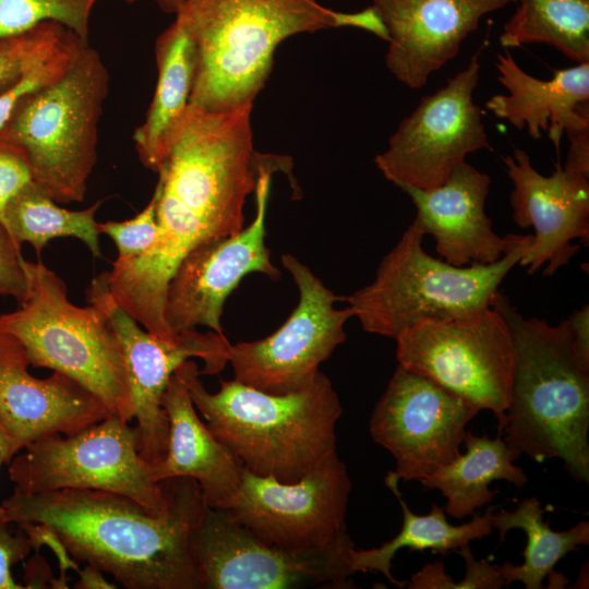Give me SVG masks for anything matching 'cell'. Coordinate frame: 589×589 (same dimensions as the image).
Here are the masks:
<instances>
[{"instance_id":"6da1fadb","label":"cell","mask_w":589,"mask_h":589,"mask_svg":"<svg viewBox=\"0 0 589 589\" xmlns=\"http://www.w3.org/2000/svg\"><path fill=\"white\" fill-rule=\"evenodd\" d=\"M164 481L170 505L161 515L128 496L83 489L13 491L2 506L9 524L48 526L73 560L127 589H200L190 534L206 504L195 480Z\"/></svg>"},{"instance_id":"7a4b0ae2","label":"cell","mask_w":589,"mask_h":589,"mask_svg":"<svg viewBox=\"0 0 589 589\" xmlns=\"http://www.w3.org/2000/svg\"><path fill=\"white\" fill-rule=\"evenodd\" d=\"M175 20L194 48L189 104L215 112L253 104L292 35L352 26L388 39L373 7L344 13L316 0H182Z\"/></svg>"},{"instance_id":"3957f363","label":"cell","mask_w":589,"mask_h":589,"mask_svg":"<svg viewBox=\"0 0 589 589\" xmlns=\"http://www.w3.org/2000/svg\"><path fill=\"white\" fill-rule=\"evenodd\" d=\"M178 372L213 435L248 471L294 482L336 452L342 407L330 380L318 370L301 388L267 393L237 380L205 389L200 370L187 360Z\"/></svg>"},{"instance_id":"277c9868","label":"cell","mask_w":589,"mask_h":589,"mask_svg":"<svg viewBox=\"0 0 589 589\" xmlns=\"http://www.w3.org/2000/svg\"><path fill=\"white\" fill-rule=\"evenodd\" d=\"M491 306L506 321L515 358L504 441L538 462L558 458L576 481H589V370L572 349L567 318L524 317L500 290Z\"/></svg>"},{"instance_id":"5b68a950","label":"cell","mask_w":589,"mask_h":589,"mask_svg":"<svg viewBox=\"0 0 589 589\" xmlns=\"http://www.w3.org/2000/svg\"><path fill=\"white\" fill-rule=\"evenodd\" d=\"M423 237L409 225L382 259L373 281L345 297L363 330L396 339L421 321L464 317L491 306L532 239L509 235L498 261L456 266L426 253Z\"/></svg>"},{"instance_id":"8992f818","label":"cell","mask_w":589,"mask_h":589,"mask_svg":"<svg viewBox=\"0 0 589 589\" xmlns=\"http://www.w3.org/2000/svg\"><path fill=\"white\" fill-rule=\"evenodd\" d=\"M108 92L107 67L86 45L59 79L27 94L0 130L24 149L33 181L57 203L85 199Z\"/></svg>"},{"instance_id":"52a82bcc","label":"cell","mask_w":589,"mask_h":589,"mask_svg":"<svg viewBox=\"0 0 589 589\" xmlns=\"http://www.w3.org/2000/svg\"><path fill=\"white\" fill-rule=\"evenodd\" d=\"M29 279L26 301L0 314V329L25 348L31 365L58 371L94 393L125 421L133 419L119 339L97 306H77L63 279L40 261H23Z\"/></svg>"},{"instance_id":"ba28073f","label":"cell","mask_w":589,"mask_h":589,"mask_svg":"<svg viewBox=\"0 0 589 589\" xmlns=\"http://www.w3.org/2000/svg\"><path fill=\"white\" fill-rule=\"evenodd\" d=\"M135 426L115 413L72 434L37 440L13 457L9 477L14 491L34 494L63 489L111 492L128 496L154 515L168 512L166 481L154 478V465L139 452Z\"/></svg>"},{"instance_id":"9c48e42d","label":"cell","mask_w":589,"mask_h":589,"mask_svg":"<svg viewBox=\"0 0 589 589\" xmlns=\"http://www.w3.org/2000/svg\"><path fill=\"white\" fill-rule=\"evenodd\" d=\"M395 340L399 365L462 398L478 411L491 410L502 433L515 351L509 327L495 308L464 317L424 320Z\"/></svg>"},{"instance_id":"30bf717a","label":"cell","mask_w":589,"mask_h":589,"mask_svg":"<svg viewBox=\"0 0 589 589\" xmlns=\"http://www.w3.org/2000/svg\"><path fill=\"white\" fill-rule=\"evenodd\" d=\"M353 546L347 534L326 545L281 548L256 537L227 509L208 506L190 534L200 589L349 588Z\"/></svg>"},{"instance_id":"8fae6325","label":"cell","mask_w":589,"mask_h":589,"mask_svg":"<svg viewBox=\"0 0 589 589\" xmlns=\"http://www.w3.org/2000/svg\"><path fill=\"white\" fill-rule=\"evenodd\" d=\"M283 266L299 289V302L269 336L231 345L229 363L235 380L254 388L286 394L303 387L335 348L346 340L350 306L336 309L345 297L335 294L294 255H281Z\"/></svg>"},{"instance_id":"7c38bea8","label":"cell","mask_w":589,"mask_h":589,"mask_svg":"<svg viewBox=\"0 0 589 589\" xmlns=\"http://www.w3.org/2000/svg\"><path fill=\"white\" fill-rule=\"evenodd\" d=\"M402 119L375 156L377 169L396 187L432 189L443 184L453 168L479 149H491L482 122V110L472 94L480 76V55Z\"/></svg>"},{"instance_id":"4fadbf2b","label":"cell","mask_w":589,"mask_h":589,"mask_svg":"<svg viewBox=\"0 0 589 589\" xmlns=\"http://www.w3.org/2000/svg\"><path fill=\"white\" fill-rule=\"evenodd\" d=\"M89 304L100 309L110 322L121 346L129 383L133 419L140 434L139 452L149 464L165 456L168 419L161 398L176 370L190 358H200V374H218L229 363L231 344L214 330H184L171 341L146 329L112 298L106 272L92 279L86 291Z\"/></svg>"},{"instance_id":"5bb4252c","label":"cell","mask_w":589,"mask_h":589,"mask_svg":"<svg viewBox=\"0 0 589 589\" xmlns=\"http://www.w3.org/2000/svg\"><path fill=\"white\" fill-rule=\"evenodd\" d=\"M350 491L346 465L334 452L294 482L243 468L239 491L227 510L267 543L314 548L349 534L345 518Z\"/></svg>"},{"instance_id":"9a60e30c","label":"cell","mask_w":589,"mask_h":589,"mask_svg":"<svg viewBox=\"0 0 589 589\" xmlns=\"http://www.w3.org/2000/svg\"><path fill=\"white\" fill-rule=\"evenodd\" d=\"M287 165V157H281L260 172L254 190L256 212L248 227L199 244L176 268L164 304V318L173 337L196 326H207L224 335V304L244 276L261 273L274 280L280 278L265 244V216L272 175L285 170Z\"/></svg>"},{"instance_id":"2e32d148","label":"cell","mask_w":589,"mask_h":589,"mask_svg":"<svg viewBox=\"0 0 589 589\" xmlns=\"http://www.w3.org/2000/svg\"><path fill=\"white\" fill-rule=\"evenodd\" d=\"M479 411L462 398L398 364L369 423L375 443L395 458L397 480L430 476L460 454Z\"/></svg>"},{"instance_id":"e0dca14e","label":"cell","mask_w":589,"mask_h":589,"mask_svg":"<svg viewBox=\"0 0 589 589\" xmlns=\"http://www.w3.org/2000/svg\"><path fill=\"white\" fill-rule=\"evenodd\" d=\"M513 182L509 195L514 223L534 235L519 261L533 274L545 265L544 276H552L567 265L589 242V179L572 173L556 163L545 177L531 165L528 154L515 147L503 157Z\"/></svg>"},{"instance_id":"ac0fdd59","label":"cell","mask_w":589,"mask_h":589,"mask_svg":"<svg viewBox=\"0 0 589 589\" xmlns=\"http://www.w3.org/2000/svg\"><path fill=\"white\" fill-rule=\"evenodd\" d=\"M24 346L0 329V425L17 452L53 434L72 435L111 412L94 393L53 371L34 377Z\"/></svg>"},{"instance_id":"d6986e66","label":"cell","mask_w":589,"mask_h":589,"mask_svg":"<svg viewBox=\"0 0 589 589\" xmlns=\"http://www.w3.org/2000/svg\"><path fill=\"white\" fill-rule=\"evenodd\" d=\"M519 0H372L387 36L385 63L412 89L456 57L480 19Z\"/></svg>"},{"instance_id":"ffe728a7","label":"cell","mask_w":589,"mask_h":589,"mask_svg":"<svg viewBox=\"0 0 589 589\" xmlns=\"http://www.w3.org/2000/svg\"><path fill=\"white\" fill-rule=\"evenodd\" d=\"M491 178L467 164H457L447 180L432 189L400 184L417 215L412 225L435 241V250L447 263L464 266L491 264L505 253L509 235L500 237L484 212Z\"/></svg>"},{"instance_id":"44dd1931","label":"cell","mask_w":589,"mask_h":589,"mask_svg":"<svg viewBox=\"0 0 589 589\" xmlns=\"http://www.w3.org/2000/svg\"><path fill=\"white\" fill-rule=\"evenodd\" d=\"M496 69L508 95L492 96L486 109L518 130L527 128L534 140L548 132L560 161L562 135L589 129V62L555 71L551 80H540L525 72L505 48L497 55Z\"/></svg>"},{"instance_id":"7402d4cb","label":"cell","mask_w":589,"mask_h":589,"mask_svg":"<svg viewBox=\"0 0 589 589\" xmlns=\"http://www.w3.org/2000/svg\"><path fill=\"white\" fill-rule=\"evenodd\" d=\"M161 405L168 436L165 456L154 465L155 480L191 478L199 483L206 506L228 509L239 491L243 468L197 416L178 369Z\"/></svg>"},{"instance_id":"603a6c76","label":"cell","mask_w":589,"mask_h":589,"mask_svg":"<svg viewBox=\"0 0 589 589\" xmlns=\"http://www.w3.org/2000/svg\"><path fill=\"white\" fill-rule=\"evenodd\" d=\"M155 55V93L133 141L142 164L157 172L170 135L189 106L194 76L193 44L177 20L157 37Z\"/></svg>"},{"instance_id":"cb8c5ba5","label":"cell","mask_w":589,"mask_h":589,"mask_svg":"<svg viewBox=\"0 0 589 589\" xmlns=\"http://www.w3.org/2000/svg\"><path fill=\"white\" fill-rule=\"evenodd\" d=\"M466 453L440 467L420 480L430 490H438L446 498V515L460 519L492 502L496 491L490 484L505 480L522 488L527 483L525 471L514 464L519 453L498 435L489 438L466 432Z\"/></svg>"},{"instance_id":"d4e9b609","label":"cell","mask_w":589,"mask_h":589,"mask_svg":"<svg viewBox=\"0 0 589 589\" xmlns=\"http://www.w3.org/2000/svg\"><path fill=\"white\" fill-rule=\"evenodd\" d=\"M398 482L390 472L385 478V484L398 500L402 509V526L398 534L383 543L380 548L370 550L350 549L348 563L356 572H380L387 580L400 588L406 581L397 580L392 575V560L397 551L409 548L414 551L431 550L443 555L458 550L470 541L482 539L490 534L492 527L493 508L490 507L483 515H472L470 522L454 526L447 521L443 507L433 505L426 515L414 514L402 500Z\"/></svg>"},{"instance_id":"484cf974","label":"cell","mask_w":589,"mask_h":589,"mask_svg":"<svg viewBox=\"0 0 589 589\" xmlns=\"http://www.w3.org/2000/svg\"><path fill=\"white\" fill-rule=\"evenodd\" d=\"M544 510L537 497L522 500L512 510L492 514V527L496 528L500 541L512 529H521L527 536L524 563L514 565L506 562L498 566L508 587L513 581H520L526 589L543 588V579L553 574V568L569 552L578 551L579 545L589 543V522L582 520L564 531H554L543 520Z\"/></svg>"},{"instance_id":"4316f807","label":"cell","mask_w":589,"mask_h":589,"mask_svg":"<svg viewBox=\"0 0 589 589\" xmlns=\"http://www.w3.org/2000/svg\"><path fill=\"white\" fill-rule=\"evenodd\" d=\"M100 204L97 201L85 209H67L32 181L5 205L4 225L19 244L29 243L37 255L51 239L74 237L84 242L94 257H103L95 219Z\"/></svg>"},{"instance_id":"83f0119b","label":"cell","mask_w":589,"mask_h":589,"mask_svg":"<svg viewBox=\"0 0 589 589\" xmlns=\"http://www.w3.org/2000/svg\"><path fill=\"white\" fill-rule=\"evenodd\" d=\"M500 35L503 48L543 43L576 63L589 62V0H519Z\"/></svg>"},{"instance_id":"f1b7e54d","label":"cell","mask_w":589,"mask_h":589,"mask_svg":"<svg viewBox=\"0 0 589 589\" xmlns=\"http://www.w3.org/2000/svg\"><path fill=\"white\" fill-rule=\"evenodd\" d=\"M97 0H0V38L56 22L88 44L89 19Z\"/></svg>"},{"instance_id":"f546056e","label":"cell","mask_w":589,"mask_h":589,"mask_svg":"<svg viewBox=\"0 0 589 589\" xmlns=\"http://www.w3.org/2000/svg\"><path fill=\"white\" fill-rule=\"evenodd\" d=\"M73 36L63 25L45 22L22 34L0 38V95L16 86Z\"/></svg>"},{"instance_id":"4dcf8cb0","label":"cell","mask_w":589,"mask_h":589,"mask_svg":"<svg viewBox=\"0 0 589 589\" xmlns=\"http://www.w3.org/2000/svg\"><path fill=\"white\" fill-rule=\"evenodd\" d=\"M79 36H73L32 71L10 91L0 95V130L9 121L19 103L29 93L59 79L75 61L84 46Z\"/></svg>"},{"instance_id":"1f68e13d","label":"cell","mask_w":589,"mask_h":589,"mask_svg":"<svg viewBox=\"0 0 589 589\" xmlns=\"http://www.w3.org/2000/svg\"><path fill=\"white\" fill-rule=\"evenodd\" d=\"M99 233L111 238L118 250L117 262H125L146 253L155 243L158 235L156 218V199L133 218L123 221L98 223Z\"/></svg>"},{"instance_id":"d6a6232c","label":"cell","mask_w":589,"mask_h":589,"mask_svg":"<svg viewBox=\"0 0 589 589\" xmlns=\"http://www.w3.org/2000/svg\"><path fill=\"white\" fill-rule=\"evenodd\" d=\"M32 181L33 176L26 153L0 131V221L3 225L5 205Z\"/></svg>"},{"instance_id":"836d02e7","label":"cell","mask_w":589,"mask_h":589,"mask_svg":"<svg viewBox=\"0 0 589 589\" xmlns=\"http://www.w3.org/2000/svg\"><path fill=\"white\" fill-rule=\"evenodd\" d=\"M23 261L21 244L0 221V296L12 297L20 305L29 294V279Z\"/></svg>"},{"instance_id":"e575fe53","label":"cell","mask_w":589,"mask_h":589,"mask_svg":"<svg viewBox=\"0 0 589 589\" xmlns=\"http://www.w3.org/2000/svg\"><path fill=\"white\" fill-rule=\"evenodd\" d=\"M33 550L26 532L19 527L13 532L9 522H0V589H23V585L14 581L10 567L23 561Z\"/></svg>"},{"instance_id":"d590c367","label":"cell","mask_w":589,"mask_h":589,"mask_svg":"<svg viewBox=\"0 0 589 589\" xmlns=\"http://www.w3.org/2000/svg\"><path fill=\"white\" fill-rule=\"evenodd\" d=\"M465 560V578L456 582L455 589H500L505 586L498 565H491L488 560L477 561L469 544L458 549Z\"/></svg>"},{"instance_id":"8d00e7d4","label":"cell","mask_w":589,"mask_h":589,"mask_svg":"<svg viewBox=\"0 0 589 589\" xmlns=\"http://www.w3.org/2000/svg\"><path fill=\"white\" fill-rule=\"evenodd\" d=\"M572 349L579 364L589 370V305L584 304L567 317Z\"/></svg>"},{"instance_id":"74e56055","label":"cell","mask_w":589,"mask_h":589,"mask_svg":"<svg viewBox=\"0 0 589 589\" xmlns=\"http://www.w3.org/2000/svg\"><path fill=\"white\" fill-rule=\"evenodd\" d=\"M567 136L570 145L564 169L589 179V129Z\"/></svg>"},{"instance_id":"f35d334b","label":"cell","mask_w":589,"mask_h":589,"mask_svg":"<svg viewBox=\"0 0 589 589\" xmlns=\"http://www.w3.org/2000/svg\"><path fill=\"white\" fill-rule=\"evenodd\" d=\"M55 580L48 563L38 553L25 564V588H53Z\"/></svg>"},{"instance_id":"ab89813d","label":"cell","mask_w":589,"mask_h":589,"mask_svg":"<svg viewBox=\"0 0 589 589\" xmlns=\"http://www.w3.org/2000/svg\"><path fill=\"white\" fill-rule=\"evenodd\" d=\"M79 580L75 582V589H115L117 586L109 582L104 576L103 572L94 566L86 564L83 569L77 570Z\"/></svg>"},{"instance_id":"60d3db41","label":"cell","mask_w":589,"mask_h":589,"mask_svg":"<svg viewBox=\"0 0 589 589\" xmlns=\"http://www.w3.org/2000/svg\"><path fill=\"white\" fill-rule=\"evenodd\" d=\"M17 449L12 442L9 434L0 425V466L2 464H8L11 459L17 454ZM0 522H8L5 510L2 505H0Z\"/></svg>"},{"instance_id":"b9f144b4","label":"cell","mask_w":589,"mask_h":589,"mask_svg":"<svg viewBox=\"0 0 589 589\" xmlns=\"http://www.w3.org/2000/svg\"><path fill=\"white\" fill-rule=\"evenodd\" d=\"M158 7L166 13H173L178 11L182 0H154Z\"/></svg>"},{"instance_id":"7bdbcfd3","label":"cell","mask_w":589,"mask_h":589,"mask_svg":"<svg viewBox=\"0 0 589 589\" xmlns=\"http://www.w3.org/2000/svg\"><path fill=\"white\" fill-rule=\"evenodd\" d=\"M119 1H122V2H125V3L131 4V3L137 2V1H140V0H119Z\"/></svg>"}]
</instances>
